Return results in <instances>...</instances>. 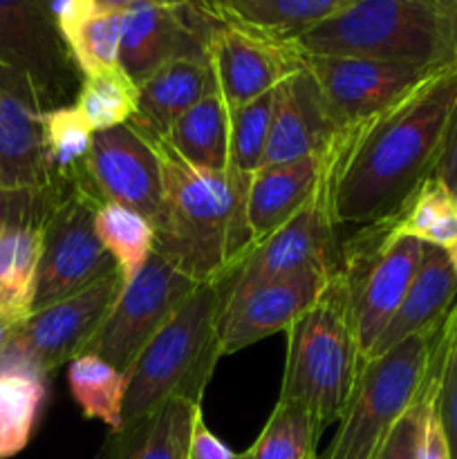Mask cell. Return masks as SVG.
<instances>
[{
  "instance_id": "obj_20",
  "label": "cell",
  "mask_w": 457,
  "mask_h": 459,
  "mask_svg": "<svg viewBox=\"0 0 457 459\" xmlns=\"http://www.w3.org/2000/svg\"><path fill=\"white\" fill-rule=\"evenodd\" d=\"M341 134L343 130L332 117L316 81L303 63L296 74L276 88L272 134L263 166L330 155Z\"/></svg>"
},
{
  "instance_id": "obj_15",
  "label": "cell",
  "mask_w": 457,
  "mask_h": 459,
  "mask_svg": "<svg viewBox=\"0 0 457 459\" xmlns=\"http://www.w3.org/2000/svg\"><path fill=\"white\" fill-rule=\"evenodd\" d=\"M309 267L339 269L336 224L330 211L327 179L294 218L287 220L260 245L251 247L231 273V285H224V294L245 291L260 282L291 276Z\"/></svg>"
},
{
  "instance_id": "obj_38",
  "label": "cell",
  "mask_w": 457,
  "mask_h": 459,
  "mask_svg": "<svg viewBox=\"0 0 457 459\" xmlns=\"http://www.w3.org/2000/svg\"><path fill=\"white\" fill-rule=\"evenodd\" d=\"M417 459H453L446 433H444L442 420H439L437 399H435L433 406H430L428 412H426L424 426H421Z\"/></svg>"
},
{
  "instance_id": "obj_4",
  "label": "cell",
  "mask_w": 457,
  "mask_h": 459,
  "mask_svg": "<svg viewBox=\"0 0 457 459\" xmlns=\"http://www.w3.org/2000/svg\"><path fill=\"white\" fill-rule=\"evenodd\" d=\"M287 336L278 402L298 403L325 429L343 417L366 366L349 316V287L341 269Z\"/></svg>"
},
{
  "instance_id": "obj_17",
  "label": "cell",
  "mask_w": 457,
  "mask_h": 459,
  "mask_svg": "<svg viewBox=\"0 0 457 459\" xmlns=\"http://www.w3.org/2000/svg\"><path fill=\"white\" fill-rule=\"evenodd\" d=\"M43 97L30 79L0 63V188L45 191L52 169L45 143Z\"/></svg>"
},
{
  "instance_id": "obj_9",
  "label": "cell",
  "mask_w": 457,
  "mask_h": 459,
  "mask_svg": "<svg viewBox=\"0 0 457 459\" xmlns=\"http://www.w3.org/2000/svg\"><path fill=\"white\" fill-rule=\"evenodd\" d=\"M124 281L112 272L81 294L31 314L9 332L0 348V372L25 370L47 377L63 363L83 354L108 312L115 305Z\"/></svg>"
},
{
  "instance_id": "obj_31",
  "label": "cell",
  "mask_w": 457,
  "mask_h": 459,
  "mask_svg": "<svg viewBox=\"0 0 457 459\" xmlns=\"http://www.w3.org/2000/svg\"><path fill=\"white\" fill-rule=\"evenodd\" d=\"M103 249L115 260L121 281L130 282L155 254V229L148 218L116 202H103L94 218Z\"/></svg>"
},
{
  "instance_id": "obj_25",
  "label": "cell",
  "mask_w": 457,
  "mask_h": 459,
  "mask_svg": "<svg viewBox=\"0 0 457 459\" xmlns=\"http://www.w3.org/2000/svg\"><path fill=\"white\" fill-rule=\"evenodd\" d=\"M202 403L173 397L110 435L103 459H188L193 424Z\"/></svg>"
},
{
  "instance_id": "obj_35",
  "label": "cell",
  "mask_w": 457,
  "mask_h": 459,
  "mask_svg": "<svg viewBox=\"0 0 457 459\" xmlns=\"http://www.w3.org/2000/svg\"><path fill=\"white\" fill-rule=\"evenodd\" d=\"M455 307L448 312L446 321H444L442 334H439L437 348H435V359L433 366H430L428 379H426L424 388H421L419 397L415 399L410 408L401 415V420L394 424V429L390 430V435L385 437V442L381 444V448L376 451L375 459H417V451H419V437H421V426H424L426 412L433 406V402L437 399L439 390V370H442V359L444 350H446L448 334H451L453 318H455Z\"/></svg>"
},
{
  "instance_id": "obj_12",
  "label": "cell",
  "mask_w": 457,
  "mask_h": 459,
  "mask_svg": "<svg viewBox=\"0 0 457 459\" xmlns=\"http://www.w3.org/2000/svg\"><path fill=\"white\" fill-rule=\"evenodd\" d=\"M303 63L316 81L339 128L352 130L401 101L439 70L397 65L357 56H312Z\"/></svg>"
},
{
  "instance_id": "obj_29",
  "label": "cell",
  "mask_w": 457,
  "mask_h": 459,
  "mask_svg": "<svg viewBox=\"0 0 457 459\" xmlns=\"http://www.w3.org/2000/svg\"><path fill=\"white\" fill-rule=\"evenodd\" d=\"M45 402L47 377L25 370L0 372V459H12L25 451Z\"/></svg>"
},
{
  "instance_id": "obj_46",
  "label": "cell",
  "mask_w": 457,
  "mask_h": 459,
  "mask_svg": "<svg viewBox=\"0 0 457 459\" xmlns=\"http://www.w3.org/2000/svg\"><path fill=\"white\" fill-rule=\"evenodd\" d=\"M309 459H325V457H321V455H318V453H316V455H314V457H309Z\"/></svg>"
},
{
  "instance_id": "obj_41",
  "label": "cell",
  "mask_w": 457,
  "mask_h": 459,
  "mask_svg": "<svg viewBox=\"0 0 457 459\" xmlns=\"http://www.w3.org/2000/svg\"><path fill=\"white\" fill-rule=\"evenodd\" d=\"M99 3L121 12H133L142 7H211L213 0H99Z\"/></svg>"
},
{
  "instance_id": "obj_23",
  "label": "cell",
  "mask_w": 457,
  "mask_h": 459,
  "mask_svg": "<svg viewBox=\"0 0 457 459\" xmlns=\"http://www.w3.org/2000/svg\"><path fill=\"white\" fill-rule=\"evenodd\" d=\"M213 74L206 56H177L139 83V110L134 126L164 134L179 117L213 92Z\"/></svg>"
},
{
  "instance_id": "obj_11",
  "label": "cell",
  "mask_w": 457,
  "mask_h": 459,
  "mask_svg": "<svg viewBox=\"0 0 457 459\" xmlns=\"http://www.w3.org/2000/svg\"><path fill=\"white\" fill-rule=\"evenodd\" d=\"M0 63L34 83L47 110L79 92V70L56 25L52 0H0Z\"/></svg>"
},
{
  "instance_id": "obj_2",
  "label": "cell",
  "mask_w": 457,
  "mask_h": 459,
  "mask_svg": "<svg viewBox=\"0 0 457 459\" xmlns=\"http://www.w3.org/2000/svg\"><path fill=\"white\" fill-rule=\"evenodd\" d=\"M148 134L160 155L164 182L152 220L155 254L197 285L227 281L251 249L245 218L249 178L197 169L161 134Z\"/></svg>"
},
{
  "instance_id": "obj_7",
  "label": "cell",
  "mask_w": 457,
  "mask_h": 459,
  "mask_svg": "<svg viewBox=\"0 0 457 459\" xmlns=\"http://www.w3.org/2000/svg\"><path fill=\"white\" fill-rule=\"evenodd\" d=\"M101 204L103 197L94 191L83 169L70 175H52L34 312L81 294L116 272L115 260L103 249L94 229Z\"/></svg>"
},
{
  "instance_id": "obj_30",
  "label": "cell",
  "mask_w": 457,
  "mask_h": 459,
  "mask_svg": "<svg viewBox=\"0 0 457 459\" xmlns=\"http://www.w3.org/2000/svg\"><path fill=\"white\" fill-rule=\"evenodd\" d=\"M67 385L83 417L103 421L110 433L121 430L128 375L94 354H79L67 366Z\"/></svg>"
},
{
  "instance_id": "obj_36",
  "label": "cell",
  "mask_w": 457,
  "mask_h": 459,
  "mask_svg": "<svg viewBox=\"0 0 457 459\" xmlns=\"http://www.w3.org/2000/svg\"><path fill=\"white\" fill-rule=\"evenodd\" d=\"M45 143L52 175H70L83 169L92 148L94 130L74 103L45 112Z\"/></svg>"
},
{
  "instance_id": "obj_3",
  "label": "cell",
  "mask_w": 457,
  "mask_h": 459,
  "mask_svg": "<svg viewBox=\"0 0 457 459\" xmlns=\"http://www.w3.org/2000/svg\"><path fill=\"white\" fill-rule=\"evenodd\" d=\"M291 43L312 56H357L426 70L457 63V31L437 0H348Z\"/></svg>"
},
{
  "instance_id": "obj_43",
  "label": "cell",
  "mask_w": 457,
  "mask_h": 459,
  "mask_svg": "<svg viewBox=\"0 0 457 459\" xmlns=\"http://www.w3.org/2000/svg\"><path fill=\"white\" fill-rule=\"evenodd\" d=\"M437 4L446 13V18L453 22V27L457 31V0H437Z\"/></svg>"
},
{
  "instance_id": "obj_14",
  "label": "cell",
  "mask_w": 457,
  "mask_h": 459,
  "mask_svg": "<svg viewBox=\"0 0 457 459\" xmlns=\"http://www.w3.org/2000/svg\"><path fill=\"white\" fill-rule=\"evenodd\" d=\"M339 269L309 267L285 278L224 294L220 312V352L233 354L289 330L330 287Z\"/></svg>"
},
{
  "instance_id": "obj_5",
  "label": "cell",
  "mask_w": 457,
  "mask_h": 459,
  "mask_svg": "<svg viewBox=\"0 0 457 459\" xmlns=\"http://www.w3.org/2000/svg\"><path fill=\"white\" fill-rule=\"evenodd\" d=\"M224 281L204 282L143 348L128 372L124 424L151 415L173 397L202 403L220 352ZM121 424V426H124Z\"/></svg>"
},
{
  "instance_id": "obj_16",
  "label": "cell",
  "mask_w": 457,
  "mask_h": 459,
  "mask_svg": "<svg viewBox=\"0 0 457 459\" xmlns=\"http://www.w3.org/2000/svg\"><path fill=\"white\" fill-rule=\"evenodd\" d=\"M83 170L103 202H116L155 220L164 182L160 155L146 130L128 121L94 133Z\"/></svg>"
},
{
  "instance_id": "obj_32",
  "label": "cell",
  "mask_w": 457,
  "mask_h": 459,
  "mask_svg": "<svg viewBox=\"0 0 457 459\" xmlns=\"http://www.w3.org/2000/svg\"><path fill=\"white\" fill-rule=\"evenodd\" d=\"M74 106L94 133L128 124L139 110V85L116 65L81 79Z\"/></svg>"
},
{
  "instance_id": "obj_18",
  "label": "cell",
  "mask_w": 457,
  "mask_h": 459,
  "mask_svg": "<svg viewBox=\"0 0 457 459\" xmlns=\"http://www.w3.org/2000/svg\"><path fill=\"white\" fill-rule=\"evenodd\" d=\"M218 21L215 0L211 7L133 9L125 18L119 65L139 85L173 58L206 56V39Z\"/></svg>"
},
{
  "instance_id": "obj_33",
  "label": "cell",
  "mask_w": 457,
  "mask_h": 459,
  "mask_svg": "<svg viewBox=\"0 0 457 459\" xmlns=\"http://www.w3.org/2000/svg\"><path fill=\"white\" fill-rule=\"evenodd\" d=\"M323 429L316 417L298 403L278 402L267 424L240 459H309L316 455Z\"/></svg>"
},
{
  "instance_id": "obj_44",
  "label": "cell",
  "mask_w": 457,
  "mask_h": 459,
  "mask_svg": "<svg viewBox=\"0 0 457 459\" xmlns=\"http://www.w3.org/2000/svg\"><path fill=\"white\" fill-rule=\"evenodd\" d=\"M446 251H448V255H451V263H453V267H455V273H457V245L451 247V249H446Z\"/></svg>"
},
{
  "instance_id": "obj_10",
  "label": "cell",
  "mask_w": 457,
  "mask_h": 459,
  "mask_svg": "<svg viewBox=\"0 0 457 459\" xmlns=\"http://www.w3.org/2000/svg\"><path fill=\"white\" fill-rule=\"evenodd\" d=\"M197 290V282L152 254L146 267L121 287L97 334L83 354H94L128 375L157 332L175 316L184 300Z\"/></svg>"
},
{
  "instance_id": "obj_37",
  "label": "cell",
  "mask_w": 457,
  "mask_h": 459,
  "mask_svg": "<svg viewBox=\"0 0 457 459\" xmlns=\"http://www.w3.org/2000/svg\"><path fill=\"white\" fill-rule=\"evenodd\" d=\"M437 412L451 446V457L457 459V309L439 370Z\"/></svg>"
},
{
  "instance_id": "obj_45",
  "label": "cell",
  "mask_w": 457,
  "mask_h": 459,
  "mask_svg": "<svg viewBox=\"0 0 457 459\" xmlns=\"http://www.w3.org/2000/svg\"><path fill=\"white\" fill-rule=\"evenodd\" d=\"M451 137H457V112L453 117V126H451Z\"/></svg>"
},
{
  "instance_id": "obj_21",
  "label": "cell",
  "mask_w": 457,
  "mask_h": 459,
  "mask_svg": "<svg viewBox=\"0 0 457 459\" xmlns=\"http://www.w3.org/2000/svg\"><path fill=\"white\" fill-rule=\"evenodd\" d=\"M332 160L334 151L330 155L307 157L289 164L263 166L251 175L245 206L251 247L278 231L312 200L330 175Z\"/></svg>"
},
{
  "instance_id": "obj_24",
  "label": "cell",
  "mask_w": 457,
  "mask_h": 459,
  "mask_svg": "<svg viewBox=\"0 0 457 459\" xmlns=\"http://www.w3.org/2000/svg\"><path fill=\"white\" fill-rule=\"evenodd\" d=\"M61 39L83 76L119 65L128 12L99 0H61L54 4Z\"/></svg>"
},
{
  "instance_id": "obj_22",
  "label": "cell",
  "mask_w": 457,
  "mask_h": 459,
  "mask_svg": "<svg viewBox=\"0 0 457 459\" xmlns=\"http://www.w3.org/2000/svg\"><path fill=\"white\" fill-rule=\"evenodd\" d=\"M457 303V273L451 255L442 247L426 245L419 269L399 305L397 314L381 332L379 341L367 354V361L381 357L408 336L437 325Z\"/></svg>"
},
{
  "instance_id": "obj_1",
  "label": "cell",
  "mask_w": 457,
  "mask_h": 459,
  "mask_svg": "<svg viewBox=\"0 0 457 459\" xmlns=\"http://www.w3.org/2000/svg\"><path fill=\"white\" fill-rule=\"evenodd\" d=\"M457 112V63L341 134L327 193L336 227L390 218L435 173Z\"/></svg>"
},
{
  "instance_id": "obj_39",
  "label": "cell",
  "mask_w": 457,
  "mask_h": 459,
  "mask_svg": "<svg viewBox=\"0 0 457 459\" xmlns=\"http://www.w3.org/2000/svg\"><path fill=\"white\" fill-rule=\"evenodd\" d=\"M188 459H240V453L231 451L220 437H215L204 424L202 412L197 415L191 433V446H188Z\"/></svg>"
},
{
  "instance_id": "obj_13",
  "label": "cell",
  "mask_w": 457,
  "mask_h": 459,
  "mask_svg": "<svg viewBox=\"0 0 457 459\" xmlns=\"http://www.w3.org/2000/svg\"><path fill=\"white\" fill-rule=\"evenodd\" d=\"M206 61L215 90L228 110L276 90L303 67L294 43L258 34L220 18L206 39Z\"/></svg>"
},
{
  "instance_id": "obj_26",
  "label": "cell",
  "mask_w": 457,
  "mask_h": 459,
  "mask_svg": "<svg viewBox=\"0 0 457 459\" xmlns=\"http://www.w3.org/2000/svg\"><path fill=\"white\" fill-rule=\"evenodd\" d=\"M161 137L182 160L197 169L228 170V137L231 110L218 90L206 94L191 110L184 112Z\"/></svg>"
},
{
  "instance_id": "obj_34",
  "label": "cell",
  "mask_w": 457,
  "mask_h": 459,
  "mask_svg": "<svg viewBox=\"0 0 457 459\" xmlns=\"http://www.w3.org/2000/svg\"><path fill=\"white\" fill-rule=\"evenodd\" d=\"M276 108V90L255 101L231 110V137H228V170L251 178L263 169L269 134Z\"/></svg>"
},
{
  "instance_id": "obj_28",
  "label": "cell",
  "mask_w": 457,
  "mask_h": 459,
  "mask_svg": "<svg viewBox=\"0 0 457 459\" xmlns=\"http://www.w3.org/2000/svg\"><path fill=\"white\" fill-rule=\"evenodd\" d=\"M345 3L348 0H215V7L224 21L291 43Z\"/></svg>"
},
{
  "instance_id": "obj_40",
  "label": "cell",
  "mask_w": 457,
  "mask_h": 459,
  "mask_svg": "<svg viewBox=\"0 0 457 459\" xmlns=\"http://www.w3.org/2000/svg\"><path fill=\"white\" fill-rule=\"evenodd\" d=\"M435 175L444 182V186L451 191V195L457 200V137L448 134V142L444 146L442 157L437 161Z\"/></svg>"
},
{
  "instance_id": "obj_19",
  "label": "cell",
  "mask_w": 457,
  "mask_h": 459,
  "mask_svg": "<svg viewBox=\"0 0 457 459\" xmlns=\"http://www.w3.org/2000/svg\"><path fill=\"white\" fill-rule=\"evenodd\" d=\"M45 213L47 188L12 191L7 224L0 233V321L12 330L34 312Z\"/></svg>"
},
{
  "instance_id": "obj_6",
  "label": "cell",
  "mask_w": 457,
  "mask_h": 459,
  "mask_svg": "<svg viewBox=\"0 0 457 459\" xmlns=\"http://www.w3.org/2000/svg\"><path fill=\"white\" fill-rule=\"evenodd\" d=\"M444 321L366 361L348 408L339 420L334 442L323 457L375 459L394 424L419 397L433 366Z\"/></svg>"
},
{
  "instance_id": "obj_27",
  "label": "cell",
  "mask_w": 457,
  "mask_h": 459,
  "mask_svg": "<svg viewBox=\"0 0 457 459\" xmlns=\"http://www.w3.org/2000/svg\"><path fill=\"white\" fill-rule=\"evenodd\" d=\"M375 224L384 238H417L426 245L451 249L457 245V200L433 173L390 218Z\"/></svg>"
},
{
  "instance_id": "obj_8",
  "label": "cell",
  "mask_w": 457,
  "mask_h": 459,
  "mask_svg": "<svg viewBox=\"0 0 457 459\" xmlns=\"http://www.w3.org/2000/svg\"><path fill=\"white\" fill-rule=\"evenodd\" d=\"M426 242L417 238H384L376 224H367L357 240L343 249L339 264L349 287V316L358 350L367 354L397 314L421 258Z\"/></svg>"
},
{
  "instance_id": "obj_42",
  "label": "cell",
  "mask_w": 457,
  "mask_h": 459,
  "mask_svg": "<svg viewBox=\"0 0 457 459\" xmlns=\"http://www.w3.org/2000/svg\"><path fill=\"white\" fill-rule=\"evenodd\" d=\"M9 204H12V191H4V188H0V233H3L4 224H7Z\"/></svg>"
}]
</instances>
